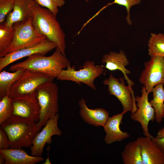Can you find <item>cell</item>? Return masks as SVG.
Returning <instances> with one entry per match:
<instances>
[{"label": "cell", "mask_w": 164, "mask_h": 164, "mask_svg": "<svg viewBox=\"0 0 164 164\" xmlns=\"http://www.w3.org/2000/svg\"><path fill=\"white\" fill-rule=\"evenodd\" d=\"M32 18V25L35 30L56 43V48L65 55V35L56 19V15L49 9L36 2Z\"/></svg>", "instance_id": "cell-1"}, {"label": "cell", "mask_w": 164, "mask_h": 164, "mask_svg": "<svg viewBox=\"0 0 164 164\" xmlns=\"http://www.w3.org/2000/svg\"><path fill=\"white\" fill-rule=\"evenodd\" d=\"M69 61L56 48L50 56L39 53L34 54L24 61L12 65L9 70L14 72L22 68L32 70L44 73L54 79L67 68Z\"/></svg>", "instance_id": "cell-2"}, {"label": "cell", "mask_w": 164, "mask_h": 164, "mask_svg": "<svg viewBox=\"0 0 164 164\" xmlns=\"http://www.w3.org/2000/svg\"><path fill=\"white\" fill-rule=\"evenodd\" d=\"M0 128L7 134L12 149L30 148L40 131L37 123L14 115L2 123Z\"/></svg>", "instance_id": "cell-3"}, {"label": "cell", "mask_w": 164, "mask_h": 164, "mask_svg": "<svg viewBox=\"0 0 164 164\" xmlns=\"http://www.w3.org/2000/svg\"><path fill=\"white\" fill-rule=\"evenodd\" d=\"M36 90L40 108L39 119L37 125L40 131L48 120L53 118L59 112V88L53 81L41 85Z\"/></svg>", "instance_id": "cell-4"}, {"label": "cell", "mask_w": 164, "mask_h": 164, "mask_svg": "<svg viewBox=\"0 0 164 164\" xmlns=\"http://www.w3.org/2000/svg\"><path fill=\"white\" fill-rule=\"evenodd\" d=\"M82 67V69L76 70L75 66H71L69 61L67 69L62 71L57 79L72 81L80 85L82 83L95 90L96 88L94 81L96 78L104 73L103 67L96 66L94 61L89 60L84 62Z\"/></svg>", "instance_id": "cell-5"}, {"label": "cell", "mask_w": 164, "mask_h": 164, "mask_svg": "<svg viewBox=\"0 0 164 164\" xmlns=\"http://www.w3.org/2000/svg\"><path fill=\"white\" fill-rule=\"evenodd\" d=\"M32 17L24 21L16 22L13 25L14 37L8 50V53L32 47L46 40V37L36 31L32 23Z\"/></svg>", "instance_id": "cell-6"}, {"label": "cell", "mask_w": 164, "mask_h": 164, "mask_svg": "<svg viewBox=\"0 0 164 164\" xmlns=\"http://www.w3.org/2000/svg\"><path fill=\"white\" fill-rule=\"evenodd\" d=\"M54 78L41 72L25 69L11 87L9 97L11 99L30 93L41 85L53 81Z\"/></svg>", "instance_id": "cell-7"}, {"label": "cell", "mask_w": 164, "mask_h": 164, "mask_svg": "<svg viewBox=\"0 0 164 164\" xmlns=\"http://www.w3.org/2000/svg\"><path fill=\"white\" fill-rule=\"evenodd\" d=\"M124 80L121 77L119 79L115 78L111 73L109 78L103 83L108 86L110 94L115 97L121 102L123 109L122 113L124 114L128 111L135 112L137 108L132 86L129 84L126 86Z\"/></svg>", "instance_id": "cell-8"}, {"label": "cell", "mask_w": 164, "mask_h": 164, "mask_svg": "<svg viewBox=\"0 0 164 164\" xmlns=\"http://www.w3.org/2000/svg\"><path fill=\"white\" fill-rule=\"evenodd\" d=\"M144 66L139 81L149 94L156 85L164 84V56L150 57L149 60L145 62Z\"/></svg>", "instance_id": "cell-9"}, {"label": "cell", "mask_w": 164, "mask_h": 164, "mask_svg": "<svg viewBox=\"0 0 164 164\" xmlns=\"http://www.w3.org/2000/svg\"><path fill=\"white\" fill-rule=\"evenodd\" d=\"M13 115L37 123L39 119L40 108L36 90L29 94L12 99Z\"/></svg>", "instance_id": "cell-10"}, {"label": "cell", "mask_w": 164, "mask_h": 164, "mask_svg": "<svg viewBox=\"0 0 164 164\" xmlns=\"http://www.w3.org/2000/svg\"><path fill=\"white\" fill-rule=\"evenodd\" d=\"M141 92V96L135 97L137 109L135 112L131 113L130 118L140 124L145 136L152 138L153 136L149 132L148 125L150 121L153 122L155 120V111L149 101V93L144 86L142 87Z\"/></svg>", "instance_id": "cell-11"}, {"label": "cell", "mask_w": 164, "mask_h": 164, "mask_svg": "<svg viewBox=\"0 0 164 164\" xmlns=\"http://www.w3.org/2000/svg\"><path fill=\"white\" fill-rule=\"evenodd\" d=\"M59 118L57 114L53 118L48 120L41 131L36 135L30 147L31 155L41 156L45 145L51 142V137L53 135L60 136L62 135V132L58 125Z\"/></svg>", "instance_id": "cell-12"}, {"label": "cell", "mask_w": 164, "mask_h": 164, "mask_svg": "<svg viewBox=\"0 0 164 164\" xmlns=\"http://www.w3.org/2000/svg\"><path fill=\"white\" fill-rule=\"evenodd\" d=\"M56 47V43L46 39L34 46L8 53L3 57L0 58V71L19 59L37 53L45 55Z\"/></svg>", "instance_id": "cell-13"}, {"label": "cell", "mask_w": 164, "mask_h": 164, "mask_svg": "<svg viewBox=\"0 0 164 164\" xmlns=\"http://www.w3.org/2000/svg\"><path fill=\"white\" fill-rule=\"evenodd\" d=\"M102 63H105V67L110 71L119 70L123 73L124 78L128 84L132 86L134 83L127 76L130 74V71L126 67L129 63L124 51L120 50L119 52L111 51L108 54H104L101 61Z\"/></svg>", "instance_id": "cell-14"}, {"label": "cell", "mask_w": 164, "mask_h": 164, "mask_svg": "<svg viewBox=\"0 0 164 164\" xmlns=\"http://www.w3.org/2000/svg\"><path fill=\"white\" fill-rule=\"evenodd\" d=\"M35 0H15L12 11L8 14L4 22L11 28L15 23L26 20L32 17Z\"/></svg>", "instance_id": "cell-15"}, {"label": "cell", "mask_w": 164, "mask_h": 164, "mask_svg": "<svg viewBox=\"0 0 164 164\" xmlns=\"http://www.w3.org/2000/svg\"><path fill=\"white\" fill-rule=\"evenodd\" d=\"M137 140L141 146L143 164H164V154L152 138L145 136Z\"/></svg>", "instance_id": "cell-16"}, {"label": "cell", "mask_w": 164, "mask_h": 164, "mask_svg": "<svg viewBox=\"0 0 164 164\" xmlns=\"http://www.w3.org/2000/svg\"><path fill=\"white\" fill-rule=\"evenodd\" d=\"M124 114L121 112L108 117L103 126L106 133L104 139L106 144L109 145L116 142H121L130 136L128 133L122 131L120 128Z\"/></svg>", "instance_id": "cell-17"}, {"label": "cell", "mask_w": 164, "mask_h": 164, "mask_svg": "<svg viewBox=\"0 0 164 164\" xmlns=\"http://www.w3.org/2000/svg\"><path fill=\"white\" fill-rule=\"evenodd\" d=\"M80 114L83 120L88 124L96 127H103L109 117V113L102 108L91 109L87 106L85 101L81 99L78 102Z\"/></svg>", "instance_id": "cell-18"}, {"label": "cell", "mask_w": 164, "mask_h": 164, "mask_svg": "<svg viewBox=\"0 0 164 164\" xmlns=\"http://www.w3.org/2000/svg\"><path fill=\"white\" fill-rule=\"evenodd\" d=\"M0 153L5 158V164H36L44 160L41 156L29 155L21 148L0 149Z\"/></svg>", "instance_id": "cell-19"}, {"label": "cell", "mask_w": 164, "mask_h": 164, "mask_svg": "<svg viewBox=\"0 0 164 164\" xmlns=\"http://www.w3.org/2000/svg\"><path fill=\"white\" fill-rule=\"evenodd\" d=\"M141 146L137 139L128 143L121 153L124 164H143Z\"/></svg>", "instance_id": "cell-20"}, {"label": "cell", "mask_w": 164, "mask_h": 164, "mask_svg": "<svg viewBox=\"0 0 164 164\" xmlns=\"http://www.w3.org/2000/svg\"><path fill=\"white\" fill-rule=\"evenodd\" d=\"M153 98L149 101L155 112V119L156 122H161L164 116V88L163 84L156 85L153 88Z\"/></svg>", "instance_id": "cell-21"}, {"label": "cell", "mask_w": 164, "mask_h": 164, "mask_svg": "<svg viewBox=\"0 0 164 164\" xmlns=\"http://www.w3.org/2000/svg\"><path fill=\"white\" fill-rule=\"evenodd\" d=\"M25 69H20L13 72L5 70L0 73V98L9 96L11 87L21 76Z\"/></svg>", "instance_id": "cell-22"}, {"label": "cell", "mask_w": 164, "mask_h": 164, "mask_svg": "<svg viewBox=\"0 0 164 164\" xmlns=\"http://www.w3.org/2000/svg\"><path fill=\"white\" fill-rule=\"evenodd\" d=\"M15 31L13 27L9 28L5 22L0 25V58L8 53V50L13 42Z\"/></svg>", "instance_id": "cell-23"}, {"label": "cell", "mask_w": 164, "mask_h": 164, "mask_svg": "<svg viewBox=\"0 0 164 164\" xmlns=\"http://www.w3.org/2000/svg\"><path fill=\"white\" fill-rule=\"evenodd\" d=\"M148 46L150 57L164 56V33H151Z\"/></svg>", "instance_id": "cell-24"}, {"label": "cell", "mask_w": 164, "mask_h": 164, "mask_svg": "<svg viewBox=\"0 0 164 164\" xmlns=\"http://www.w3.org/2000/svg\"><path fill=\"white\" fill-rule=\"evenodd\" d=\"M13 107L12 99L8 96L0 99V125L13 115Z\"/></svg>", "instance_id": "cell-25"}, {"label": "cell", "mask_w": 164, "mask_h": 164, "mask_svg": "<svg viewBox=\"0 0 164 164\" xmlns=\"http://www.w3.org/2000/svg\"><path fill=\"white\" fill-rule=\"evenodd\" d=\"M36 3L40 6L46 8L56 15L58 8L62 7L65 4L64 0H36Z\"/></svg>", "instance_id": "cell-26"}, {"label": "cell", "mask_w": 164, "mask_h": 164, "mask_svg": "<svg viewBox=\"0 0 164 164\" xmlns=\"http://www.w3.org/2000/svg\"><path fill=\"white\" fill-rule=\"evenodd\" d=\"M15 0H0V23L4 22L7 14L12 12L14 8Z\"/></svg>", "instance_id": "cell-27"}, {"label": "cell", "mask_w": 164, "mask_h": 164, "mask_svg": "<svg viewBox=\"0 0 164 164\" xmlns=\"http://www.w3.org/2000/svg\"><path fill=\"white\" fill-rule=\"evenodd\" d=\"M90 0H85L87 2ZM141 0H114V2L111 3V5L116 4L125 7L127 15L126 19L128 24L131 26L132 22L130 19V9L131 7L135 5L139 4Z\"/></svg>", "instance_id": "cell-28"}, {"label": "cell", "mask_w": 164, "mask_h": 164, "mask_svg": "<svg viewBox=\"0 0 164 164\" xmlns=\"http://www.w3.org/2000/svg\"><path fill=\"white\" fill-rule=\"evenodd\" d=\"M10 148L8 136L5 132L0 128V149Z\"/></svg>", "instance_id": "cell-29"}, {"label": "cell", "mask_w": 164, "mask_h": 164, "mask_svg": "<svg viewBox=\"0 0 164 164\" xmlns=\"http://www.w3.org/2000/svg\"><path fill=\"white\" fill-rule=\"evenodd\" d=\"M152 139L156 143L160 150L164 154V137L157 138L153 137Z\"/></svg>", "instance_id": "cell-30"}, {"label": "cell", "mask_w": 164, "mask_h": 164, "mask_svg": "<svg viewBox=\"0 0 164 164\" xmlns=\"http://www.w3.org/2000/svg\"><path fill=\"white\" fill-rule=\"evenodd\" d=\"M164 137V127L160 129L157 132V135L155 137L161 138Z\"/></svg>", "instance_id": "cell-31"}, {"label": "cell", "mask_w": 164, "mask_h": 164, "mask_svg": "<svg viewBox=\"0 0 164 164\" xmlns=\"http://www.w3.org/2000/svg\"><path fill=\"white\" fill-rule=\"evenodd\" d=\"M5 159L4 156L0 153V164H5Z\"/></svg>", "instance_id": "cell-32"}, {"label": "cell", "mask_w": 164, "mask_h": 164, "mask_svg": "<svg viewBox=\"0 0 164 164\" xmlns=\"http://www.w3.org/2000/svg\"><path fill=\"white\" fill-rule=\"evenodd\" d=\"M43 164H51L50 161V160L49 158L48 155V158H47V159L46 160L45 162Z\"/></svg>", "instance_id": "cell-33"}, {"label": "cell", "mask_w": 164, "mask_h": 164, "mask_svg": "<svg viewBox=\"0 0 164 164\" xmlns=\"http://www.w3.org/2000/svg\"><path fill=\"white\" fill-rule=\"evenodd\" d=\"M163 86H164V84H163ZM163 118H164V117H163Z\"/></svg>", "instance_id": "cell-34"}, {"label": "cell", "mask_w": 164, "mask_h": 164, "mask_svg": "<svg viewBox=\"0 0 164 164\" xmlns=\"http://www.w3.org/2000/svg\"></svg>", "instance_id": "cell-35"}]
</instances>
